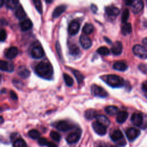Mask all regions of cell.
I'll use <instances>...</instances> for the list:
<instances>
[{
  "instance_id": "obj_5",
  "label": "cell",
  "mask_w": 147,
  "mask_h": 147,
  "mask_svg": "<svg viewBox=\"0 0 147 147\" xmlns=\"http://www.w3.org/2000/svg\"><path fill=\"white\" fill-rule=\"evenodd\" d=\"M30 54L33 58L40 59L43 56L44 54V52L42 48L40 45H36L34 46L31 49Z\"/></svg>"
},
{
  "instance_id": "obj_24",
  "label": "cell",
  "mask_w": 147,
  "mask_h": 147,
  "mask_svg": "<svg viewBox=\"0 0 147 147\" xmlns=\"http://www.w3.org/2000/svg\"><path fill=\"white\" fill-rule=\"evenodd\" d=\"M97 113L94 109H87L84 112V117L87 119L91 120L97 117Z\"/></svg>"
},
{
  "instance_id": "obj_54",
  "label": "cell",
  "mask_w": 147,
  "mask_h": 147,
  "mask_svg": "<svg viewBox=\"0 0 147 147\" xmlns=\"http://www.w3.org/2000/svg\"><path fill=\"white\" fill-rule=\"evenodd\" d=\"M110 147H118L117 145H111Z\"/></svg>"
},
{
  "instance_id": "obj_25",
  "label": "cell",
  "mask_w": 147,
  "mask_h": 147,
  "mask_svg": "<svg viewBox=\"0 0 147 147\" xmlns=\"http://www.w3.org/2000/svg\"><path fill=\"white\" fill-rule=\"evenodd\" d=\"M113 68L119 71H124L127 69V65L122 61H116L113 64Z\"/></svg>"
},
{
  "instance_id": "obj_40",
  "label": "cell",
  "mask_w": 147,
  "mask_h": 147,
  "mask_svg": "<svg viewBox=\"0 0 147 147\" xmlns=\"http://www.w3.org/2000/svg\"><path fill=\"white\" fill-rule=\"evenodd\" d=\"M138 69L143 73L147 74V64H140L138 65Z\"/></svg>"
},
{
  "instance_id": "obj_8",
  "label": "cell",
  "mask_w": 147,
  "mask_h": 147,
  "mask_svg": "<svg viewBox=\"0 0 147 147\" xmlns=\"http://www.w3.org/2000/svg\"><path fill=\"white\" fill-rule=\"evenodd\" d=\"M80 28V24L76 20L72 21L68 25V31L71 35H74L76 34Z\"/></svg>"
},
{
  "instance_id": "obj_21",
  "label": "cell",
  "mask_w": 147,
  "mask_h": 147,
  "mask_svg": "<svg viewBox=\"0 0 147 147\" xmlns=\"http://www.w3.org/2000/svg\"><path fill=\"white\" fill-rule=\"evenodd\" d=\"M128 113L125 111H121L117 113L116 117V121L119 123H122L127 118Z\"/></svg>"
},
{
  "instance_id": "obj_28",
  "label": "cell",
  "mask_w": 147,
  "mask_h": 147,
  "mask_svg": "<svg viewBox=\"0 0 147 147\" xmlns=\"http://www.w3.org/2000/svg\"><path fill=\"white\" fill-rule=\"evenodd\" d=\"M69 53L72 56H78L80 53V49L76 44H71L69 47Z\"/></svg>"
},
{
  "instance_id": "obj_50",
  "label": "cell",
  "mask_w": 147,
  "mask_h": 147,
  "mask_svg": "<svg viewBox=\"0 0 147 147\" xmlns=\"http://www.w3.org/2000/svg\"><path fill=\"white\" fill-rule=\"evenodd\" d=\"M104 39H105V40H106V41L108 43H111V40H110V39H109L107 37H104Z\"/></svg>"
},
{
  "instance_id": "obj_46",
  "label": "cell",
  "mask_w": 147,
  "mask_h": 147,
  "mask_svg": "<svg viewBox=\"0 0 147 147\" xmlns=\"http://www.w3.org/2000/svg\"><path fill=\"white\" fill-rule=\"evenodd\" d=\"M91 10L92 11V12L94 13H95L98 10L97 6L95 4H93V3L91 4Z\"/></svg>"
},
{
  "instance_id": "obj_45",
  "label": "cell",
  "mask_w": 147,
  "mask_h": 147,
  "mask_svg": "<svg viewBox=\"0 0 147 147\" xmlns=\"http://www.w3.org/2000/svg\"><path fill=\"white\" fill-rule=\"evenodd\" d=\"M142 89L144 92H147V81H145L142 83Z\"/></svg>"
},
{
  "instance_id": "obj_30",
  "label": "cell",
  "mask_w": 147,
  "mask_h": 147,
  "mask_svg": "<svg viewBox=\"0 0 147 147\" xmlns=\"http://www.w3.org/2000/svg\"><path fill=\"white\" fill-rule=\"evenodd\" d=\"M18 3H19L18 1H17V0H7L5 2L6 7L10 9H15L17 6Z\"/></svg>"
},
{
  "instance_id": "obj_34",
  "label": "cell",
  "mask_w": 147,
  "mask_h": 147,
  "mask_svg": "<svg viewBox=\"0 0 147 147\" xmlns=\"http://www.w3.org/2000/svg\"><path fill=\"white\" fill-rule=\"evenodd\" d=\"M13 147H26V144L25 141L22 138H18L14 141Z\"/></svg>"
},
{
  "instance_id": "obj_35",
  "label": "cell",
  "mask_w": 147,
  "mask_h": 147,
  "mask_svg": "<svg viewBox=\"0 0 147 147\" xmlns=\"http://www.w3.org/2000/svg\"><path fill=\"white\" fill-rule=\"evenodd\" d=\"M29 136L33 139H37L40 137V132L36 129L30 130L28 132Z\"/></svg>"
},
{
  "instance_id": "obj_31",
  "label": "cell",
  "mask_w": 147,
  "mask_h": 147,
  "mask_svg": "<svg viewBox=\"0 0 147 147\" xmlns=\"http://www.w3.org/2000/svg\"><path fill=\"white\" fill-rule=\"evenodd\" d=\"M94 30V26L92 24L89 23H86L83 27L82 31L85 34H90Z\"/></svg>"
},
{
  "instance_id": "obj_11",
  "label": "cell",
  "mask_w": 147,
  "mask_h": 147,
  "mask_svg": "<svg viewBox=\"0 0 147 147\" xmlns=\"http://www.w3.org/2000/svg\"><path fill=\"white\" fill-rule=\"evenodd\" d=\"M18 53V50L16 47H11L6 49L5 52V57L8 59H11L15 57Z\"/></svg>"
},
{
  "instance_id": "obj_4",
  "label": "cell",
  "mask_w": 147,
  "mask_h": 147,
  "mask_svg": "<svg viewBox=\"0 0 147 147\" xmlns=\"http://www.w3.org/2000/svg\"><path fill=\"white\" fill-rule=\"evenodd\" d=\"M91 93L96 96L105 98L108 95L107 92L103 88L95 84L91 86Z\"/></svg>"
},
{
  "instance_id": "obj_6",
  "label": "cell",
  "mask_w": 147,
  "mask_h": 147,
  "mask_svg": "<svg viewBox=\"0 0 147 147\" xmlns=\"http://www.w3.org/2000/svg\"><path fill=\"white\" fill-rule=\"evenodd\" d=\"M92 126L95 132L100 136H103L106 133V127L96 121L92 123Z\"/></svg>"
},
{
  "instance_id": "obj_49",
  "label": "cell",
  "mask_w": 147,
  "mask_h": 147,
  "mask_svg": "<svg viewBox=\"0 0 147 147\" xmlns=\"http://www.w3.org/2000/svg\"><path fill=\"white\" fill-rule=\"evenodd\" d=\"M134 1H125V4L126 5H131L133 3Z\"/></svg>"
},
{
  "instance_id": "obj_39",
  "label": "cell",
  "mask_w": 147,
  "mask_h": 147,
  "mask_svg": "<svg viewBox=\"0 0 147 147\" xmlns=\"http://www.w3.org/2000/svg\"><path fill=\"white\" fill-rule=\"evenodd\" d=\"M129 17V11L127 9H125L122 14V16H121L122 22L125 24L128 20Z\"/></svg>"
},
{
  "instance_id": "obj_27",
  "label": "cell",
  "mask_w": 147,
  "mask_h": 147,
  "mask_svg": "<svg viewBox=\"0 0 147 147\" xmlns=\"http://www.w3.org/2000/svg\"><path fill=\"white\" fill-rule=\"evenodd\" d=\"M132 31V28H131V25L130 23L126 22L125 23L121 28V32L122 33L123 35H127L129 34H130Z\"/></svg>"
},
{
  "instance_id": "obj_15",
  "label": "cell",
  "mask_w": 147,
  "mask_h": 147,
  "mask_svg": "<svg viewBox=\"0 0 147 147\" xmlns=\"http://www.w3.org/2000/svg\"><path fill=\"white\" fill-rule=\"evenodd\" d=\"M0 68L2 71L12 72L14 70V65L11 63L1 60L0 61Z\"/></svg>"
},
{
  "instance_id": "obj_33",
  "label": "cell",
  "mask_w": 147,
  "mask_h": 147,
  "mask_svg": "<svg viewBox=\"0 0 147 147\" xmlns=\"http://www.w3.org/2000/svg\"><path fill=\"white\" fill-rule=\"evenodd\" d=\"M63 78H64V80L65 81V83L66 84V85H67L68 86H72L74 84V80L68 74H67L66 73H64L63 74Z\"/></svg>"
},
{
  "instance_id": "obj_42",
  "label": "cell",
  "mask_w": 147,
  "mask_h": 147,
  "mask_svg": "<svg viewBox=\"0 0 147 147\" xmlns=\"http://www.w3.org/2000/svg\"><path fill=\"white\" fill-rule=\"evenodd\" d=\"M6 32L5 29H2L1 30V34H0V40L1 41H3L6 38Z\"/></svg>"
},
{
  "instance_id": "obj_37",
  "label": "cell",
  "mask_w": 147,
  "mask_h": 147,
  "mask_svg": "<svg viewBox=\"0 0 147 147\" xmlns=\"http://www.w3.org/2000/svg\"><path fill=\"white\" fill-rule=\"evenodd\" d=\"M33 2L34 3V7H36V10L38 11V13H40V14H42V7L41 2L40 0H33Z\"/></svg>"
},
{
  "instance_id": "obj_29",
  "label": "cell",
  "mask_w": 147,
  "mask_h": 147,
  "mask_svg": "<svg viewBox=\"0 0 147 147\" xmlns=\"http://www.w3.org/2000/svg\"><path fill=\"white\" fill-rule=\"evenodd\" d=\"M105 110L107 114L110 115H114L118 113V109L115 106H107L105 107Z\"/></svg>"
},
{
  "instance_id": "obj_22",
  "label": "cell",
  "mask_w": 147,
  "mask_h": 147,
  "mask_svg": "<svg viewBox=\"0 0 147 147\" xmlns=\"http://www.w3.org/2000/svg\"><path fill=\"white\" fill-rule=\"evenodd\" d=\"M110 137L113 141L117 142L118 141H121V140H122L123 138V136L121 130H115L111 134Z\"/></svg>"
},
{
  "instance_id": "obj_17",
  "label": "cell",
  "mask_w": 147,
  "mask_h": 147,
  "mask_svg": "<svg viewBox=\"0 0 147 147\" xmlns=\"http://www.w3.org/2000/svg\"><path fill=\"white\" fill-rule=\"evenodd\" d=\"M105 11L107 15L110 16H116L118 15L120 13L119 9L113 5L107 6L105 7Z\"/></svg>"
},
{
  "instance_id": "obj_18",
  "label": "cell",
  "mask_w": 147,
  "mask_h": 147,
  "mask_svg": "<svg viewBox=\"0 0 147 147\" xmlns=\"http://www.w3.org/2000/svg\"><path fill=\"white\" fill-rule=\"evenodd\" d=\"M56 127L60 131H66L71 129V125L65 121H60L56 125Z\"/></svg>"
},
{
  "instance_id": "obj_13",
  "label": "cell",
  "mask_w": 147,
  "mask_h": 147,
  "mask_svg": "<svg viewBox=\"0 0 147 147\" xmlns=\"http://www.w3.org/2000/svg\"><path fill=\"white\" fill-rule=\"evenodd\" d=\"M80 43L82 47L84 49L89 48L92 44L91 39L86 35H81L79 38Z\"/></svg>"
},
{
  "instance_id": "obj_23",
  "label": "cell",
  "mask_w": 147,
  "mask_h": 147,
  "mask_svg": "<svg viewBox=\"0 0 147 147\" xmlns=\"http://www.w3.org/2000/svg\"><path fill=\"white\" fill-rule=\"evenodd\" d=\"M96 121L99 122L100 123L102 124L103 125L105 126L106 127H107L109 126L110 123V121L109 119L103 115H98L96 117Z\"/></svg>"
},
{
  "instance_id": "obj_53",
  "label": "cell",
  "mask_w": 147,
  "mask_h": 147,
  "mask_svg": "<svg viewBox=\"0 0 147 147\" xmlns=\"http://www.w3.org/2000/svg\"><path fill=\"white\" fill-rule=\"evenodd\" d=\"M3 2H4V1H3V0L1 1V6H2L3 5Z\"/></svg>"
},
{
  "instance_id": "obj_7",
  "label": "cell",
  "mask_w": 147,
  "mask_h": 147,
  "mask_svg": "<svg viewBox=\"0 0 147 147\" xmlns=\"http://www.w3.org/2000/svg\"><path fill=\"white\" fill-rule=\"evenodd\" d=\"M140 134V131L135 127H130L126 131V135L127 139L132 141L134 140Z\"/></svg>"
},
{
  "instance_id": "obj_47",
  "label": "cell",
  "mask_w": 147,
  "mask_h": 147,
  "mask_svg": "<svg viewBox=\"0 0 147 147\" xmlns=\"http://www.w3.org/2000/svg\"><path fill=\"white\" fill-rule=\"evenodd\" d=\"M47 146V147H57V145L52 142H48Z\"/></svg>"
},
{
  "instance_id": "obj_10",
  "label": "cell",
  "mask_w": 147,
  "mask_h": 147,
  "mask_svg": "<svg viewBox=\"0 0 147 147\" xmlns=\"http://www.w3.org/2000/svg\"><path fill=\"white\" fill-rule=\"evenodd\" d=\"M122 44L121 41H116L112 45L111 51L112 53L115 55H119L122 52Z\"/></svg>"
},
{
  "instance_id": "obj_48",
  "label": "cell",
  "mask_w": 147,
  "mask_h": 147,
  "mask_svg": "<svg viewBox=\"0 0 147 147\" xmlns=\"http://www.w3.org/2000/svg\"><path fill=\"white\" fill-rule=\"evenodd\" d=\"M142 44H144V45H145V47H147V37L143 38L142 40Z\"/></svg>"
},
{
  "instance_id": "obj_3",
  "label": "cell",
  "mask_w": 147,
  "mask_h": 147,
  "mask_svg": "<svg viewBox=\"0 0 147 147\" xmlns=\"http://www.w3.org/2000/svg\"><path fill=\"white\" fill-rule=\"evenodd\" d=\"M133 52L137 57L141 59H147V49L141 45H135L133 47Z\"/></svg>"
},
{
  "instance_id": "obj_9",
  "label": "cell",
  "mask_w": 147,
  "mask_h": 147,
  "mask_svg": "<svg viewBox=\"0 0 147 147\" xmlns=\"http://www.w3.org/2000/svg\"><path fill=\"white\" fill-rule=\"evenodd\" d=\"M130 119L132 123L136 126H141L143 122V117L140 113H134L131 115Z\"/></svg>"
},
{
  "instance_id": "obj_36",
  "label": "cell",
  "mask_w": 147,
  "mask_h": 147,
  "mask_svg": "<svg viewBox=\"0 0 147 147\" xmlns=\"http://www.w3.org/2000/svg\"><path fill=\"white\" fill-rule=\"evenodd\" d=\"M96 52L102 55H107L110 53L109 49L106 47H100L98 48L96 50Z\"/></svg>"
},
{
  "instance_id": "obj_38",
  "label": "cell",
  "mask_w": 147,
  "mask_h": 147,
  "mask_svg": "<svg viewBox=\"0 0 147 147\" xmlns=\"http://www.w3.org/2000/svg\"><path fill=\"white\" fill-rule=\"evenodd\" d=\"M49 136L52 139H53V140H55L56 141H59L61 139L60 134L58 132L55 131H51Z\"/></svg>"
},
{
  "instance_id": "obj_20",
  "label": "cell",
  "mask_w": 147,
  "mask_h": 147,
  "mask_svg": "<svg viewBox=\"0 0 147 147\" xmlns=\"http://www.w3.org/2000/svg\"><path fill=\"white\" fill-rule=\"evenodd\" d=\"M20 28L22 31L29 30L32 26V22L29 18L24 19L20 24Z\"/></svg>"
},
{
  "instance_id": "obj_12",
  "label": "cell",
  "mask_w": 147,
  "mask_h": 147,
  "mask_svg": "<svg viewBox=\"0 0 147 147\" xmlns=\"http://www.w3.org/2000/svg\"><path fill=\"white\" fill-rule=\"evenodd\" d=\"M80 137V133L78 131H75L69 133L67 138L66 141L69 144H73L78 142Z\"/></svg>"
},
{
  "instance_id": "obj_19",
  "label": "cell",
  "mask_w": 147,
  "mask_h": 147,
  "mask_svg": "<svg viewBox=\"0 0 147 147\" xmlns=\"http://www.w3.org/2000/svg\"><path fill=\"white\" fill-rule=\"evenodd\" d=\"M18 75L22 78L26 79L28 78L30 75V71L29 70L26 68L25 66H20L17 70Z\"/></svg>"
},
{
  "instance_id": "obj_44",
  "label": "cell",
  "mask_w": 147,
  "mask_h": 147,
  "mask_svg": "<svg viewBox=\"0 0 147 147\" xmlns=\"http://www.w3.org/2000/svg\"><path fill=\"white\" fill-rule=\"evenodd\" d=\"M10 96L11 98L13 100H17V99H18V97H17V95L16 93L14 91H12V90H11L10 91Z\"/></svg>"
},
{
  "instance_id": "obj_43",
  "label": "cell",
  "mask_w": 147,
  "mask_h": 147,
  "mask_svg": "<svg viewBox=\"0 0 147 147\" xmlns=\"http://www.w3.org/2000/svg\"><path fill=\"white\" fill-rule=\"evenodd\" d=\"M56 49L57 50V52L58 53V55L60 58H61V49H60V45L58 41L56 42Z\"/></svg>"
},
{
  "instance_id": "obj_51",
  "label": "cell",
  "mask_w": 147,
  "mask_h": 147,
  "mask_svg": "<svg viewBox=\"0 0 147 147\" xmlns=\"http://www.w3.org/2000/svg\"><path fill=\"white\" fill-rule=\"evenodd\" d=\"M3 122V117L2 116H1V123H2Z\"/></svg>"
},
{
  "instance_id": "obj_14",
  "label": "cell",
  "mask_w": 147,
  "mask_h": 147,
  "mask_svg": "<svg viewBox=\"0 0 147 147\" xmlns=\"http://www.w3.org/2000/svg\"><path fill=\"white\" fill-rule=\"evenodd\" d=\"M143 7H144V3H143V1L141 0L134 1L133 4L131 5L132 11L135 14L140 13L142 10Z\"/></svg>"
},
{
  "instance_id": "obj_52",
  "label": "cell",
  "mask_w": 147,
  "mask_h": 147,
  "mask_svg": "<svg viewBox=\"0 0 147 147\" xmlns=\"http://www.w3.org/2000/svg\"><path fill=\"white\" fill-rule=\"evenodd\" d=\"M45 2H46L47 3H51V2H52V1H47V0H46Z\"/></svg>"
},
{
  "instance_id": "obj_1",
  "label": "cell",
  "mask_w": 147,
  "mask_h": 147,
  "mask_svg": "<svg viewBox=\"0 0 147 147\" xmlns=\"http://www.w3.org/2000/svg\"><path fill=\"white\" fill-rule=\"evenodd\" d=\"M36 74L44 79H51L53 75V68L51 64L47 61H42L38 63L35 67Z\"/></svg>"
},
{
  "instance_id": "obj_16",
  "label": "cell",
  "mask_w": 147,
  "mask_h": 147,
  "mask_svg": "<svg viewBox=\"0 0 147 147\" xmlns=\"http://www.w3.org/2000/svg\"><path fill=\"white\" fill-rule=\"evenodd\" d=\"M67 6L65 5H60L56 6L53 11L52 17L53 18H56L59 17L66 9Z\"/></svg>"
},
{
  "instance_id": "obj_2",
  "label": "cell",
  "mask_w": 147,
  "mask_h": 147,
  "mask_svg": "<svg viewBox=\"0 0 147 147\" xmlns=\"http://www.w3.org/2000/svg\"><path fill=\"white\" fill-rule=\"evenodd\" d=\"M102 79L112 87H121L124 84V80L122 78L114 74L107 75Z\"/></svg>"
},
{
  "instance_id": "obj_32",
  "label": "cell",
  "mask_w": 147,
  "mask_h": 147,
  "mask_svg": "<svg viewBox=\"0 0 147 147\" xmlns=\"http://www.w3.org/2000/svg\"><path fill=\"white\" fill-rule=\"evenodd\" d=\"M72 72H73V74L74 75L75 77L76 78V79L77 80V82L79 84L82 83V82L84 80V78L83 75L80 71H79L78 70H76V69L72 70Z\"/></svg>"
},
{
  "instance_id": "obj_41",
  "label": "cell",
  "mask_w": 147,
  "mask_h": 147,
  "mask_svg": "<svg viewBox=\"0 0 147 147\" xmlns=\"http://www.w3.org/2000/svg\"><path fill=\"white\" fill-rule=\"evenodd\" d=\"M48 140L44 138V137H41V138H40L38 140V143L41 146H45V145H47V144H48Z\"/></svg>"
},
{
  "instance_id": "obj_26",
  "label": "cell",
  "mask_w": 147,
  "mask_h": 147,
  "mask_svg": "<svg viewBox=\"0 0 147 147\" xmlns=\"http://www.w3.org/2000/svg\"><path fill=\"white\" fill-rule=\"evenodd\" d=\"M15 16L17 18H18V19H23L24 18L26 14V13L25 12L23 7H22L21 5H20L17 8V9L15 11Z\"/></svg>"
}]
</instances>
